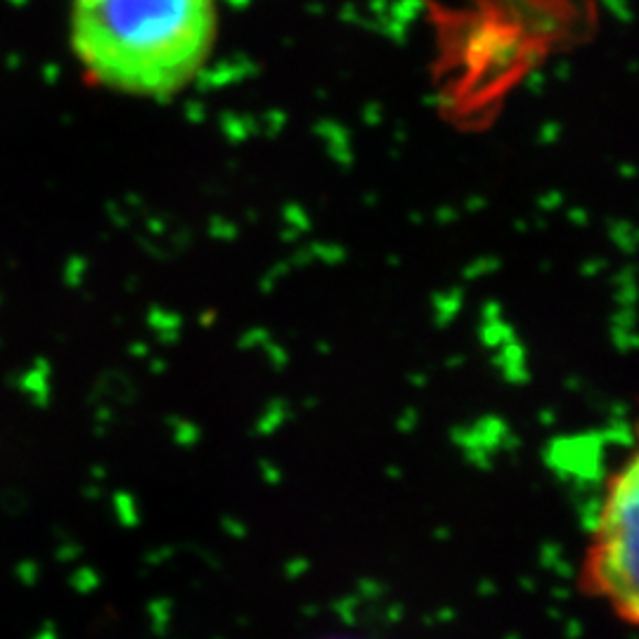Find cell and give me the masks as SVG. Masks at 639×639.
Masks as SVG:
<instances>
[{
    "mask_svg": "<svg viewBox=\"0 0 639 639\" xmlns=\"http://www.w3.org/2000/svg\"><path fill=\"white\" fill-rule=\"evenodd\" d=\"M213 0H71V50L100 86L171 98L195 81L216 43Z\"/></svg>",
    "mask_w": 639,
    "mask_h": 639,
    "instance_id": "6da1fadb",
    "label": "cell"
},
{
    "mask_svg": "<svg viewBox=\"0 0 639 639\" xmlns=\"http://www.w3.org/2000/svg\"><path fill=\"white\" fill-rule=\"evenodd\" d=\"M639 469L630 455L609 476L595 528L580 564V592L604 602L618 621L635 628L639 621L637 585Z\"/></svg>",
    "mask_w": 639,
    "mask_h": 639,
    "instance_id": "7a4b0ae2",
    "label": "cell"
},
{
    "mask_svg": "<svg viewBox=\"0 0 639 639\" xmlns=\"http://www.w3.org/2000/svg\"><path fill=\"white\" fill-rule=\"evenodd\" d=\"M341 639H344V637H341Z\"/></svg>",
    "mask_w": 639,
    "mask_h": 639,
    "instance_id": "3957f363",
    "label": "cell"
}]
</instances>
